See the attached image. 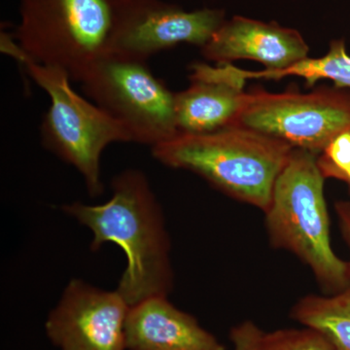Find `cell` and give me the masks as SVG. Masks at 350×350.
I'll use <instances>...</instances> for the list:
<instances>
[{"mask_svg":"<svg viewBox=\"0 0 350 350\" xmlns=\"http://www.w3.org/2000/svg\"><path fill=\"white\" fill-rule=\"evenodd\" d=\"M111 189L105 204L76 202L64 211L93 232L92 250L111 243L125 252L126 267L116 290L130 308L151 297H167L174 283L169 234L146 175L124 170L112 179Z\"/></svg>","mask_w":350,"mask_h":350,"instance_id":"1","label":"cell"},{"mask_svg":"<svg viewBox=\"0 0 350 350\" xmlns=\"http://www.w3.org/2000/svg\"><path fill=\"white\" fill-rule=\"evenodd\" d=\"M293 149L260 131L231 126L200 135L178 133L152 147V155L167 167L200 175L221 192L265 213Z\"/></svg>","mask_w":350,"mask_h":350,"instance_id":"2","label":"cell"},{"mask_svg":"<svg viewBox=\"0 0 350 350\" xmlns=\"http://www.w3.org/2000/svg\"><path fill=\"white\" fill-rule=\"evenodd\" d=\"M319 156L293 149L273 188L266 214L271 243L289 251L312 271L325 295L349 286V262L334 252Z\"/></svg>","mask_w":350,"mask_h":350,"instance_id":"3","label":"cell"},{"mask_svg":"<svg viewBox=\"0 0 350 350\" xmlns=\"http://www.w3.org/2000/svg\"><path fill=\"white\" fill-rule=\"evenodd\" d=\"M120 0H20L16 39L25 59L81 81L111 53Z\"/></svg>","mask_w":350,"mask_h":350,"instance_id":"4","label":"cell"},{"mask_svg":"<svg viewBox=\"0 0 350 350\" xmlns=\"http://www.w3.org/2000/svg\"><path fill=\"white\" fill-rule=\"evenodd\" d=\"M32 80L49 96L51 105L41 125L45 148L82 175L88 193L103 194L100 158L110 144L133 142L125 126L109 113L76 93L70 77L62 69L25 59Z\"/></svg>","mask_w":350,"mask_h":350,"instance_id":"5","label":"cell"},{"mask_svg":"<svg viewBox=\"0 0 350 350\" xmlns=\"http://www.w3.org/2000/svg\"><path fill=\"white\" fill-rule=\"evenodd\" d=\"M80 82L96 105L125 126L133 142L152 148L178 135L175 93L153 75L146 62L108 54Z\"/></svg>","mask_w":350,"mask_h":350,"instance_id":"6","label":"cell"},{"mask_svg":"<svg viewBox=\"0 0 350 350\" xmlns=\"http://www.w3.org/2000/svg\"><path fill=\"white\" fill-rule=\"evenodd\" d=\"M236 126L282 140L319 156L340 135L350 133V92L319 88L312 93L248 92Z\"/></svg>","mask_w":350,"mask_h":350,"instance_id":"7","label":"cell"},{"mask_svg":"<svg viewBox=\"0 0 350 350\" xmlns=\"http://www.w3.org/2000/svg\"><path fill=\"white\" fill-rule=\"evenodd\" d=\"M221 9L183 10L162 0L120 1L111 53L146 62L181 43L204 47L225 22Z\"/></svg>","mask_w":350,"mask_h":350,"instance_id":"8","label":"cell"},{"mask_svg":"<svg viewBox=\"0 0 350 350\" xmlns=\"http://www.w3.org/2000/svg\"><path fill=\"white\" fill-rule=\"evenodd\" d=\"M130 306L115 291L72 280L45 330L59 350H126V321Z\"/></svg>","mask_w":350,"mask_h":350,"instance_id":"9","label":"cell"},{"mask_svg":"<svg viewBox=\"0 0 350 350\" xmlns=\"http://www.w3.org/2000/svg\"><path fill=\"white\" fill-rule=\"evenodd\" d=\"M190 86L174 94L178 133H213L236 126L248 98L243 69L232 64L191 66Z\"/></svg>","mask_w":350,"mask_h":350,"instance_id":"10","label":"cell"},{"mask_svg":"<svg viewBox=\"0 0 350 350\" xmlns=\"http://www.w3.org/2000/svg\"><path fill=\"white\" fill-rule=\"evenodd\" d=\"M200 50L206 59L217 64L251 59L264 64L265 70L276 72L308 57L310 48L296 29L234 16L225 21Z\"/></svg>","mask_w":350,"mask_h":350,"instance_id":"11","label":"cell"},{"mask_svg":"<svg viewBox=\"0 0 350 350\" xmlns=\"http://www.w3.org/2000/svg\"><path fill=\"white\" fill-rule=\"evenodd\" d=\"M128 350H226L196 317L156 296L131 306L126 321Z\"/></svg>","mask_w":350,"mask_h":350,"instance_id":"12","label":"cell"},{"mask_svg":"<svg viewBox=\"0 0 350 350\" xmlns=\"http://www.w3.org/2000/svg\"><path fill=\"white\" fill-rule=\"evenodd\" d=\"M292 319L319 332L335 350H350V283L338 293L308 295L293 306Z\"/></svg>","mask_w":350,"mask_h":350,"instance_id":"13","label":"cell"},{"mask_svg":"<svg viewBox=\"0 0 350 350\" xmlns=\"http://www.w3.org/2000/svg\"><path fill=\"white\" fill-rule=\"evenodd\" d=\"M230 340L239 350H335L319 332L305 326L265 332L244 321L232 327Z\"/></svg>","mask_w":350,"mask_h":350,"instance_id":"14","label":"cell"},{"mask_svg":"<svg viewBox=\"0 0 350 350\" xmlns=\"http://www.w3.org/2000/svg\"><path fill=\"white\" fill-rule=\"evenodd\" d=\"M246 79H282L286 76H298L306 80V87H312L321 79L332 80L338 89L350 90V56L347 54L344 39L332 41L330 49L319 59L306 57L283 70H243Z\"/></svg>","mask_w":350,"mask_h":350,"instance_id":"15","label":"cell"},{"mask_svg":"<svg viewBox=\"0 0 350 350\" xmlns=\"http://www.w3.org/2000/svg\"><path fill=\"white\" fill-rule=\"evenodd\" d=\"M319 167L326 178L347 184L350 192V133L336 138L317 158Z\"/></svg>","mask_w":350,"mask_h":350,"instance_id":"16","label":"cell"},{"mask_svg":"<svg viewBox=\"0 0 350 350\" xmlns=\"http://www.w3.org/2000/svg\"><path fill=\"white\" fill-rule=\"evenodd\" d=\"M335 209L338 216V227L350 250V202L340 200L336 202ZM349 266L350 271V261Z\"/></svg>","mask_w":350,"mask_h":350,"instance_id":"17","label":"cell"},{"mask_svg":"<svg viewBox=\"0 0 350 350\" xmlns=\"http://www.w3.org/2000/svg\"><path fill=\"white\" fill-rule=\"evenodd\" d=\"M234 350H239V349H238V347H234Z\"/></svg>","mask_w":350,"mask_h":350,"instance_id":"18","label":"cell"},{"mask_svg":"<svg viewBox=\"0 0 350 350\" xmlns=\"http://www.w3.org/2000/svg\"><path fill=\"white\" fill-rule=\"evenodd\" d=\"M120 1H124V0H120Z\"/></svg>","mask_w":350,"mask_h":350,"instance_id":"19","label":"cell"}]
</instances>
